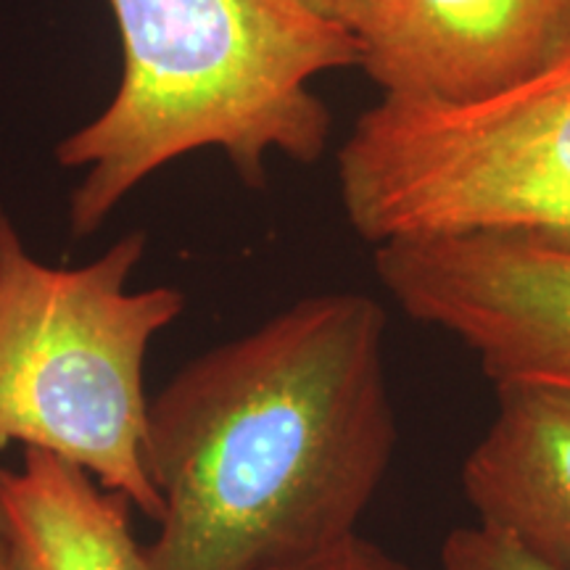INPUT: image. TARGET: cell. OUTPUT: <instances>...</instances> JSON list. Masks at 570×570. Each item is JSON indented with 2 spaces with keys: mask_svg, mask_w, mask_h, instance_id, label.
Listing matches in <instances>:
<instances>
[{
  "mask_svg": "<svg viewBox=\"0 0 570 570\" xmlns=\"http://www.w3.org/2000/svg\"><path fill=\"white\" fill-rule=\"evenodd\" d=\"M304 11L315 13L317 19L336 24L341 30L352 32L354 38L367 24L377 0H294Z\"/></svg>",
  "mask_w": 570,
  "mask_h": 570,
  "instance_id": "11",
  "label": "cell"
},
{
  "mask_svg": "<svg viewBox=\"0 0 570 570\" xmlns=\"http://www.w3.org/2000/svg\"><path fill=\"white\" fill-rule=\"evenodd\" d=\"M275 570H410L404 562L373 544V541L360 537V531L346 537L338 544L327 547V550L312 554V558L291 562V566Z\"/></svg>",
  "mask_w": 570,
  "mask_h": 570,
  "instance_id": "10",
  "label": "cell"
},
{
  "mask_svg": "<svg viewBox=\"0 0 570 570\" xmlns=\"http://www.w3.org/2000/svg\"><path fill=\"white\" fill-rule=\"evenodd\" d=\"M439 570H568L537 558L518 541L489 525L449 533L439 554Z\"/></svg>",
  "mask_w": 570,
  "mask_h": 570,
  "instance_id": "9",
  "label": "cell"
},
{
  "mask_svg": "<svg viewBox=\"0 0 570 570\" xmlns=\"http://www.w3.org/2000/svg\"><path fill=\"white\" fill-rule=\"evenodd\" d=\"M132 502L40 449L0 468V515L19 570H146Z\"/></svg>",
  "mask_w": 570,
  "mask_h": 570,
  "instance_id": "8",
  "label": "cell"
},
{
  "mask_svg": "<svg viewBox=\"0 0 570 570\" xmlns=\"http://www.w3.org/2000/svg\"><path fill=\"white\" fill-rule=\"evenodd\" d=\"M386 331L373 296L317 294L177 370L148 402L146 570H275L356 533L396 446Z\"/></svg>",
  "mask_w": 570,
  "mask_h": 570,
  "instance_id": "1",
  "label": "cell"
},
{
  "mask_svg": "<svg viewBox=\"0 0 570 570\" xmlns=\"http://www.w3.org/2000/svg\"><path fill=\"white\" fill-rule=\"evenodd\" d=\"M0 570H19L17 560H13V552H11L9 533H6L3 515H0Z\"/></svg>",
  "mask_w": 570,
  "mask_h": 570,
  "instance_id": "12",
  "label": "cell"
},
{
  "mask_svg": "<svg viewBox=\"0 0 570 570\" xmlns=\"http://www.w3.org/2000/svg\"><path fill=\"white\" fill-rule=\"evenodd\" d=\"M338 194L373 246L446 235L570 246V53L487 101L383 96L341 146Z\"/></svg>",
  "mask_w": 570,
  "mask_h": 570,
  "instance_id": "4",
  "label": "cell"
},
{
  "mask_svg": "<svg viewBox=\"0 0 570 570\" xmlns=\"http://www.w3.org/2000/svg\"><path fill=\"white\" fill-rule=\"evenodd\" d=\"M146 233L82 267L35 259L0 206V444L56 454L159 520L146 470L151 341L185 309L169 285L132 291Z\"/></svg>",
  "mask_w": 570,
  "mask_h": 570,
  "instance_id": "3",
  "label": "cell"
},
{
  "mask_svg": "<svg viewBox=\"0 0 570 570\" xmlns=\"http://www.w3.org/2000/svg\"><path fill=\"white\" fill-rule=\"evenodd\" d=\"M375 273L417 323L479 356L494 386L570 394V246L446 235L375 246Z\"/></svg>",
  "mask_w": 570,
  "mask_h": 570,
  "instance_id": "5",
  "label": "cell"
},
{
  "mask_svg": "<svg viewBox=\"0 0 570 570\" xmlns=\"http://www.w3.org/2000/svg\"><path fill=\"white\" fill-rule=\"evenodd\" d=\"M356 42L386 98L475 104L566 59L570 0H377Z\"/></svg>",
  "mask_w": 570,
  "mask_h": 570,
  "instance_id": "6",
  "label": "cell"
},
{
  "mask_svg": "<svg viewBox=\"0 0 570 570\" xmlns=\"http://www.w3.org/2000/svg\"><path fill=\"white\" fill-rule=\"evenodd\" d=\"M122 40L109 106L56 146L85 169L69 227L88 238L142 180L185 154L217 148L262 183L269 154L323 156L331 111L312 90L325 71L360 67L352 32L294 0H106Z\"/></svg>",
  "mask_w": 570,
  "mask_h": 570,
  "instance_id": "2",
  "label": "cell"
},
{
  "mask_svg": "<svg viewBox=\"0 0 570 570\" xmlns=\"http://www.w3.org/2000/svg\"><path fill=\"white\" fill-rule=\"evenodd\" d=\"M479 523L570 570V394L497 386V415L462 465Z\"/></svg>",
  "mask_w": 570,
  "mask_h": 570,
  "instance_id": "7",
  "label": "cell"
}]
</instances>
